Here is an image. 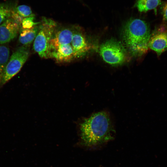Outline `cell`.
Listing matches in <instances>:
<instances>
[{
	"mask_svg": "<svg viewBox=\"0 0 167 167\" xmlns=\"http://www.w3.org/2000/svg\"><path fill=\"white\" fill-rule=\"evenodd\" d=\"M39 24L29 29H24L21 27L19 39L20 43L24 45H27L31 44L34 40L37 34L39 29Z\"/></svg>",
	"mask_w": 167,
	"mask_h": 167,
	"instance_id": "cell-11",
	"label": "cell"
},
{
	"mask_svg": "<svg viewBox=\"0 0 167 167\" xmlns=\"http://www.w3.org/2000/svg\"><path fill=\"white\" fill-rule=\"evenodd\" d=\"M19 25L12 18H8L0 25V44L8 42L16 36Z\"/></svg>",
	"mask_w": 167,
	"mask_h": 167,
	"instance_id": "cell-8",
	"label": "cell"
},
{
	"mask_svg": "<svg viewBox=\"0 0 167 167\" xmlns=\"http://www.w3.org/2000/svg\"><path fill=\"white\" fill-rule=\"evenodd\" d=\"M57 23L53 20L44 17L39 24V29L33 44L34 50L41 58H49L50 41L56 29Z\"/></svg>",
	"mask_w": 167,
	"mask_h": 167,
	"instance_id": "cell-3",
	"label": "cell"
},
{
	"mask_svg": "<svg viewBox=\"0 0 167 167\" xmlns=\"http://www.w3.org/2000/svg\"><path fill=\"white\" fill-rule=\"evenodd\" d=\"M74 28H65L54 32L50 41L49 54L60 46L71 44L73 36Z\"/></svg>",
	"mask_w": 167,
	"mask_h": 167,
	"instance_id": "cell-7",
	"label": "cell"
},
{
	"mask_svg": "<svg viewBox=\"0 0 167 167\" xmlns=\"http://www.w3.org/2000/svg\"><path fill=\"white\" fill-rule=\"evenodd\" d=\"M71 45L74 59L84 56L89 50L90 46L84 33L79 28H74Z\"/></svg>",
	"mask_w": 167,
	"mask_h": 167,
	"instance_id": "cell-6",
	"label": "cell"
},
{
	"mask_svg": "<svg viewBox=\"0 0 167 167\" xmlns=\"http://www.w3.org/2000/svg\"><path fill=\"white\" fill-rule=\"evenodd\" d=\"M80 131L82 144L91 146L112 139L114 130L109 114L103 111L85 119L80 125Z\"/></svg>",
	"mask_w": 167,
	"mask_h": 167,
	"instance_id": "cell-1",
	"label": "cell"
},
{
	"mask_svg": "<svg viewBox=\"0 0 167 167\" xmlns=\"http://www.w3.org/2000/svg\"><path fill=\"white\" fill-rule=\"evenodd\" d=\"M10 51L8 47L0 46V87L7 64L9 61Z\"/></svg>",
	"mask_w": 167,
	"mask_h": 167,
	"instance_id": "cell-13",
	"label": "cell"
},
{
	"mask_svg": "<svg viewBox=\"0 0 167 167\" xmlns=\"http://www.w3.org/2000/svg\"><path fill=\"white\" fill-rule=\"evenodd\" d=\"M161 5L160 9L163 20L164 22H167V1L162 2Z\"/></svg>",
	"mask_w": 167,
	"mask_h": 167,
	"instance_id": "cell-17",
	"label": "cell"
},
{
	"mask_svg": "<svg viewBox=\"0 0 167 167\" xmlns=\"http://www.w3.org/2000/svg\"><path fill=\"white\" fill-rule=\"evenodd\" d=\"M150 36L148 25L140 19H131L124 26L123 41L129 50L135 56H141L147 52Z\"/></svg>",
	"mask_w": 167,
	"mask_h": 167,
	"instance_id": "cell-2",
	"label": "cell"
},
{
	"mask_svg": "<svg viewBox=\"0 0 167 167\" xmlns=\"http://www.w3.org/2000/svg\"><path fill=\"white\" fill-rule=\"evenodd\" d=\"M30 53L27 45L19 47L13 53L6 66L1 87L17 74L27 60Z\"/></svg>",
	"mask_w": 167,
	"mask_h": 167,
	"instance_id": "cell-4",
	"label": "cell"
},
{
	"mask_svg": "<svg viewBox=\"0 0 167 167\" xmlns=\"http://www.w3.org/2000/svg\"><path fill=\"white\" fill-rule=\"evenodd\" d=\"M49 58H52L59 62H67L74 59L73 50L71 44L60 46L50 53Z\"/></svg>",
	"mask_w": 167,
	"mask_h": 167,
	"instance_id": "cell-10",
	"label": "cell"
},
{
	"mask_svg": "<svg viewBox=\"0 0 167 167\" xmlns=\"http://www.w3.org/2000/svg\"><path fill=\"white\" fill-rule=\"evenodd\" d=\"M148 47L155 51L158 56L167 50V32L157 31L150 36Z\"/></svg>",
	"mask_w": 167,
	"mask_h": 167,
	"instance_id": "cell-9",
	"label": "cell"
},
{
	"mask_svg": "<svg viewBox=\"0 0 167 167\" xmlns=\"http://www.w3.org/2000/svg\"><path fill=\"white\" fill-rule=\"evenodd\" d=\"M15 10L23 18L34 16V15L32 13L31 8L25 5L19 6L16 7Z\"/></svg>",
	"mask_w": 167,
	"mask_h": 167,
	"instance_id": "cell-14",
	"label": "cell"
},
{
	"mask_svg": "<svg viewBox=\"0 0 167 167\" xmlns=\"http://www.w3.org/2000/svg\"><path fill=\"white\" fill-rule=\"evenodd\" d=\"M100 54L106 62L112 65L123 63L126 58V52L122 44L114 39L103 43L100 50Z\"/></svg>",
	"mask_w": 167,
	"mask_h": 167,
	"instance_id": "cell-5",
	"label": "cell"
},
{
	"mask_svg": "<svg viewBox=\"0 0 167 167\" xmlns=\"http://www.w3.org/2000/svg\"><path fill=\"white\" fill-rule=\"evenodd\" d=\"M11 18L19 25L22 24L23 19L16 12L15 10H11Z\"/></svg>",
	"mask_w": 167,
	"mask_h": 167,
	"instance_id": "cell-18",
	"label": "cell"
},
{
	"mask_svg": "<svg viewBox=\"0 0 167 167\" xmlns=\"http://www.w3.org/2000/svg\"><path fill=\"white\" fill-rule=\"evenodd\" d=\"M34 16L26 17L23 19L22 23V28L24 29H29L39 24L40 22H34Z\"/></svg>",
	"mask_w": 167,
	"mask_h": 167,
	"instance_id": "cell-16",
	"label": "cell"
},
{
	"mask_svg": "<svg viewBox=\"0 0 167 167\" xmlns=\"http://www.w3.org/2000/svg\"><path fill=\"white\" fill-rule=\"evenodd\" d=\"M11 10L7 7L0 5V25L11 16Z\"/></svg>",
	"mask_w": 167,
	"mask_h": 167,
	"instance_id": "cell-15",
	"label": "cell"
},
{
	"mask_svg": "<svg viewBox=\"0 0 167 167\" xmlns=\"http://www.w3.org/2000/svg\"><path fill=\"white\" fill-rule=\"evenodd\" d=\"M161 0H137L135 5L140 12H146L151 10H154L156 13L157 7L160 5Z\"/></svg>",
	"mask_w": 167,
	"mask_h": 167,
	"instance_id": "cell-12",
	"label": "cell"
}]
</instances>
